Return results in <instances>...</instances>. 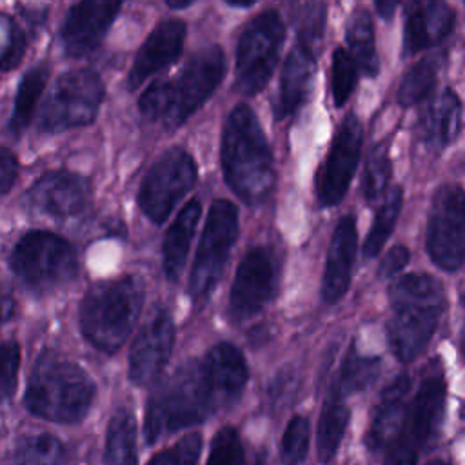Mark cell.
Segmentation results:
<instances>
[{"instance_id":"1","label":"cell","mask_w":465,"mask_h":465,"mask_svg":"<svg viewBox=\"0 0 465 465\" xmlns=\"http://www.w3.org/2000/svg\"><path fill=\"white\" fill-rule=\"evenodd\" d=\"M249 380L243 354L231 343L211 347L203 358L180 365L151 394L143 436L149 445L178 429L205 421L242 396Z\"/></svg>"},{"instance_id":"2","label":"cell","mask_w":465,"mask_h":465,"mask_svg":"<svg viewBox=\"0 0 465 465\" xmlns=\"http://www.w3.org/2000/svg\"><path fill=\"white\" fill-rule=\"evenodd\" d=\"M220 154L225 182L238 198L254 205L271 194L276 180L272 153L249 105L240 104L229 113Z\"/></svg>"},{"instance_id":"3","label":"cell","mask_w":465,"mask_h":465,"mask_svg":"<svg viewBox=\"0 0 465 465\" xmlns=\"http://www.w3.org/2000/svg\"><path fill=\"white\" fill-rule=\"evenodd\" d=\"M223 74L222 47L207 45L193 54L178 76L153 82L140 96V111L151 122L178 127L205 104Z\"/></svg>"},{"instance_id":"4","label":"cell","mask_w":465,"mask_h":465,"mask_svg":"<svg viewBox=\"0 0 465 465\" xmlns=\"http://www.w3.org/2000/svg\"><path fill=\"white\" fill-rule=\"evenodd\" d=\"M93 398L94 383L78 363L51 349L40 352L24 398L29 412L54 423H78Z\"/></svg>"},{"instance_id":"5","label":"cell","mask_w":465,"mask_h":465,"mask_svg":"<svg viewBox=\"0 0 465 465\" xmlns=\"http://www.w3.org/2000/svg\"><path fill=\"white\" fill-rule=\"evenodd\" d=\"M389 343L398 360L409 363L429 345L445 307L443 289L429 274H405L389 289Z\"/></svg>"},{"instance_id":"6","label":"cell","mask_w":465,"mask_h":465,"mask_svg":"<svg viewBox=\"0 0 465 465\" xmlns=\"http://www.w3.org/2000/svg\"><path fill=\"white\" fill-rule=\"evenodd\" d=\"M143 303L142 283L133 276L93 285L80 303L84 338L104 352H116L131 334Z\"/></svg>"},{"instance_id":"7","label":"cell","mask_w":465,"mask_h":465,"mask_svg":"<svg viewBox=\"0 0 465 465\" xmlns=\"http://www.w3.org/2000/svg\"><path fill=\"white\" fill-rule=\"evenodd\" d=\"M9 263L16 278L38 296L71 283L78 272L74 247L49 231H27L20 236Z\"/></svg>"},{"instance_id":"8","label":"cell","mask_w":465,"mask_h":465,"mask_svg":"<svg viewBox=\"0 0 465 465\" xmlns=\"http://www.w3.org/2000/svg\"><path fill=\"white\" fill-rule=\"evenodd\" d=\"M104 100V82L93 69L67 71L53 84L40 113L38 129L60 133L91 124Z\"/></svg>"},{"instance_id":"9","label":"cell","mask_w":465,"mask_h":465,"mask_svg":"<svg viewBox=\"0 0 465 465\" xmlns=\"http://www.w3.org/2000/svg\"><path fill=\"white\" fill-rule=\"evenodd\" d=\"M285 40V25L274 9L256 15L238 40L236 51V80L238 87L247 94L262 91L276 64Z\"/></svg>"},{"instance_id":"10","label":"cell","mask_w":465,"mask_h":465,"mask_svg":"<svg viewBox=\"0 0 465 465\" xmlns=\"http://www.w3.org/2000/svg\"><path fill=\"white\" fill-rule=\"evenodd\" d=\"M238 236V209L229 200L213 202L189 278V294L205 300L225 269Z\"/></svg>"},{"instance_id":"11","label":"cell","mask_w":465,"mask_h":465,"mask_svg":"<svg viewBox=\"0 0 465 465\" xmlns=\"http://www.w3.org/2000/svg\"><path fill=\"white\" fill-rule=\"evenodd\" d=\"M194 182L196 165L191 154L183 149H171L145 174L138 193L140 209L151 222L163 223Z\"/></svg>"},{"instance_id":"12","label":"cell","mask_w":465,"mask_h":465,"mask_svg":"<svg viewBox=\"0 0 465 465\" xmlns=\"http://www.w3.org/2000/svg\"><path fill=\"white\" fill-rule=\"evenodd\" d=\"M427 249L432 262L443 271H456L465 252L463 189L443 185L436 191L427 223Z\"/></svg>"},{"instance_id":"13","label":"cell","mask_w":465,"mask_h":465,"mask_svg":"<svg viewBox=\"0 0 465 465\" xmlns=\"http://www.w3.org/2000/svg\"><path fill=\"white\" fill-rule=\"evenodd\" d=\"M278 285V258L271 247H254L240 262L229 296L234 322L258 314L272 300Z\"/></svg>"},{"instance_id":"14","label":"cell","mask_w":465,"mask_h":465,"mask_svg":"<svg viewBox=\"0 0 465 465\" xmlns=\"http://www.w3.org/2000/svg\"><path fill=\"white\" fill-rule=\"evenodd\" d=\"M363 143V129L354 114H349L338 127L325 162L316 174V200L323 207L341 202L356 173Z\"/></svg>"},{"instance_id":"15","label":"cell","mask_w":465,"mask_h":465,"mask_svg":"<svg viewBox=\"0 0 465 465\" xmlns=\"http://www.w3.org/2000/svg\"><path fill=\"white\" fill-rule=\"evenodd\" d=\"M447 385L440 369L432 367L423 374L416 391L409 394L401 432L392 449H405L418 454L438 432L443 418Z\"/></svg>"},{"instance_id":"16","label":"cell","mask_w":465,"mask_h":465,"mask_svg":"<svg viewBox=\"0 0 465 465\" xmlns=\"http://www.w3.org/2000/svg\"><path fill=\"white\" fill-rule=\"evenodd\" d=\"M89 200L91 183L85 176L71 171H51L25 191L22 203L33 213L62 220L84 213Z\"/></svg>"},{"instance_id":"17","label":"cell","mask_w":465,"mask_h":465,"mask_svg":"<svg viewBox=\"0 0 465 465\" xmlns=\"http://www.w3.org/2000/svg\"><path fill=\"white\" fill-rule=\"evenodd\" d=\"M174 323L165 309H158L142 325L129 352V378L136 385L154 381L171 358Z\"/></svg>"},{"instance_id":"18","label":"cell","mask_w":465,"mask_h":465,"mask_svg":"<svg viewBox=\"0 0 465 465\" xmlns=\"http://www.w3.org/2000/svg\"><path fill=\"white\" fill-rule=\"evenodd\" d=\"M120 7V2H78L71 5L60 31L64 51L73 58L94 51L118 16Z\"/></svg>"},{"instance_id":"19","label":"cell","mask_w":465,"mask_h":465,"mask_svg":"<svg viewBox=\"0 0 465 465\" xmlns=\"http://www.w3.org/2000/svg\"><path fill=\"white\" fill-rule=\"evenodd\" d=\"M185 31V24L176 18L163 20L151 31L129 69V89L140 87L151 74L178 60L183 49Z\"/></svg>"},{"instance_id":"20","label":"cell","mask_w":465,"mask_h":465,"mask_svg":"<svg viewBox=\"0 0 465 465\" xmlns=\"http://www.w3.org/2000/svg\"><path fill=\"white\" fill-rule=\"evenodd\" d=\"M454 9L445 2H409L403 22V54L440 44L454 29Z\"/></svg>"},{"instance_id":"21","label":"cell","mask_w":465,"mask_h":465,"mask_svg":"<svg viewBox=\"0 0 465 465\" xmlns=\"http://www.w3.org/2000/svg\"><path fill=\"white\" fill-rule=\"evenodd\" d=\"M411 391L412 378L409 374H400L383 389L369 432L365 436V445L369 447V450L385 452L392 449L401 432L405 407Z\"/></svg>"},{"instance_id":"22","label":"cell","mask_w":465,"mask_h":465,"mask_svg":"<svg viewBox=\"0 0 465 465\" xmlns=\"http://www.w3.org/2000/svg\"><path fill=\"white\" fill-rule=\"evenodd\" d=\"M356 220L354 214H345L340 218L332 231L327 263L322 280V298L327 303L338 302L349 289L351 271L356 254Z\"/></svg>"},{"instance_id":"23","label":"cell","mask_w":465,"mask_h":465,"mask_svg":"<svg viewBox=\"0 0 465 465\" xmlns=\"http://www.w3.org/2000/svg\"><path fill=\"white\" fill-rule=\"evenodd\" d=\"M316 71L314 53L303 45H296L282 69L280 89L274 100V118L283 120L296 113L309 98Z\"/></svg>"},{"instance_id":"24","label":"cell","mask_w":465,"mask_h":465,"mask_svg":"<svg viewBox=\"0 0 465 465\" xmlns=\"http://www.w3.org/2000/svg\"><path fill=\"white\" fill-rule=\"evenodd\" d=\"M461 131V102L452 89H443L421 114V136L425 143L441 151L450 145Z\"/></svg>"},{"instance_id":"25","label":"cell","mask_w":465,"mask_h":465,"mask_svg":"<svg viewBox=\"0 0 465 465\" xmlns=\"http://www.w3.org/2000/svg\"><path fill=\"white\" fill-rule=\"evenodd\" d=\"M200 214H202V207H200V202L194 198L182 207V211L176 214L174 222L171 223L169 231L165 232L162 256H163V271L169 280H178L185 267L189 245L194 236Z\"/></svg>"},{"instance_id":"26","label":"cell","mask_w":465,"mask_h":465,"mask_svg":"<svg viewBox=\"0 0 465 465\" xmlns=\"http://www.w3.org/2000/svg\"><path fill=\"white\" fill-rule=\"evenodd\" d=\"M49 78V65L47 64H38L33 65L24 73V76L18 82V89L15 94V104H13V113L7 124V129L11 134L20 136L25 127L31 124L36 105L40 102V96L44 93V87Z\"/></svg>"},{"instance_id":"27","label":"cell","mask_w":465,"mask_h":465,"mask_svg":"<svg viewBox=\"0 0 465 465\" xmlns=\"http://www.w3.org/2000/svg\"><path fill=\"white\" fill-rule=\"evenodd\" d=\"M345 40L349 44V54L356 67L367 76H376L380 73V58L374 44V25L367 9H356L345 29Z\"/></svg>"},{"instance_id":"28","label":"cell","mask_w":465,"mask_h":465,"mask_svg":"<svg viewBox=\"0 0 465 465\" xmlns=\"http://www.w3.org/2000/svg\"><path fill=\"white\" fill-rule=\"evenodd\" d=\"M105 465H136V420L133 411L118 409L105 434Z\"/></svg>"},{"instance_id":"29","label":"cell","mask_w":465,"mask_h":465,"mask_svg":"<svg viewBox=\"0 0 465 465\" xmlns=\"http://www.w3.org/2000/svg\"><path fill=\"white\" fill-rule=\"evenodd\" d=\"M349 418H351V412L343 403V398H340L334 392H329V398L325 400V405L320 414L318 436H316L318 460L322 463L327 465L336 456L338 447L343 440Z\"/></svg>"},{"instance_id":"30","label":"cell","mask_w":465,"mask_h":465,"mask_svg":"<svg viewBox=\"0 0 465 465\" xmlns=\"http://www.w3.org/2000/svg\"><path fill=\"white\" fill-rule=\"evenodd\" d=\"M380 367H381L380 358L360 354L352 343L341 361L338 378L332 383L331 392L338 394L340 398H345L347 394H354L369 389L378 378Z\"/></svg>"},{"instance_id":"31","label":"cell","mask_w":465,"mask_h":465,"mask_svg":"<svg viewBox=\"0 0 465 465\" xmlns=\"http://www.w3.org/2000/svg\"><path fill=\"white\" fill-rule=\"evenodd\" d=\"M441 56H427L416 62L401 78L398 87V102L405 107L423 102L438 82V74L441 69Z\"/></svg>"},{"instance_id":"32","label":"cell","mask_w":465,"mask_h":465,"mask_svg":"<svg viewBox=\"0 0 465 465\" xmlns=\"http://www.w3.org/2000/svg\"><path fill=\"white\" fill-rule=\"evenodd\" d=\"M401 202H403V193L400 187H394L385 196L383 203L378 207V211L374 214V222L371 225V231L363 242L365 258L378 256V252L389 240V236L396 225V220H398V214L401 209Z\"/></svg>"},{"instance_id":"33","label":"cell","mask_w":465,"mask_h":465,"mask_svg":"<svg viewBox=\"0 0 465 465\" xmlns=\"http://www.w3.org/2000/svg\"><path fill=\"white\" fill-rule=\"evenodd\" d=\"M64 458V447L51 434H33L20 440L15 450L16 465H58Z\"/></svg>"},{"instance_id":"34","label":"cell","mask_w":465,"mask_h":465,"mask_svg":"<svg viewBox=\"0 0 465 465\" xmlns=\"http://www.w3.org/2000/svg\"><path fill=\"white\" fill-rule=\"evenodd\" d=\"M391 174H392V165L389 156V145L376 143L367 156L363 180H361V193L367 202L372 203L383 194V191L389 185Z\"/></svg>"},{"instance_id":"35","label":"cell","mask_w":465,"mask_h":465,"mask_svg":"<svg viewBox=\"0 0 465 465\" xmlns=\"http://www.w3.org/2000/svg\"><path fill=\"white\" fill-rule=\"evenodd\" d=\"M327 7L322 2H305L294 5V24L298 31L300 44L309 51H316V45L323 38Z\"/></svg>"},{"instance_id":"36","label":"cell","mask_w":465,"mask_h":465,"mask_svg":"<svg viewBox=\"0 0 465 465\" xmlns=\"http://www.w3.org/2000/svg\"><path fill=\"white\" fill-rule=\"evenodd\" d=\"M358 80V67L347 49L338 47L332 53L331 62V93H332V104L336 107H341L347 98L352 94Z\"/></svg>"},{"instance_id":"37","label":"cell","mask_w":465,"mask_h":465,"mask_svg":"<svg viewBox=\"0 0 465 465\" xmlns=\"http://www.w3.org/2000/svg\"><path fill=\"white\" fill-rule=\"evenodd\" d=\"M27 49L25 31L5 15H0V71H13Z\"/></svg>"},{"instance_id":"38","label":"cell","mask_w":465,"mask_h":465,"mask_svg":"<svg viewBox=\"0 0 465 465\" xmlns=\"http://www.w3.org/2000/svg\"><path fill=\"white\" fill-rule=\"evenodd\" d=\"M207 465H247L245 450L234 427H223L214 434Z\"/></svg>"},{"instance_id":"39","label":"cell","mask_w":465,"mask_h":465,"mask_svg":"<svg viewBox=\"0 0 465 465\" xmlns=\"http://www.w3.org/2000/svg\"><path fill=\"white\" fill-rule=\"evenodd\" d=\"M309 420L303 416H294L287 423L282 438V461L285 465H300L309 450Z\"/></svg>"},{"instance_id":"40","label":"cell","mask_w":465,"mask_h":465,"mask_svg":"<svg viewBox=\"0 0 465 465\" xmlns=\"http://www.w3.org/2000/svg\"><path fill=\"white\" fill-rule=\"evenodd\" d=\"M202 452V436L198 432L185 434L173 447L154 454L147 465H196Z\"/></svg>"},{"instance_id":"41","label":"cell","mask_w":465,"mask_h":465,"mask_svg":"<svg viewBox=\"0 0 465 465\" xmlns=\"http://www.w3.org/2000/svg\"><path fill=\"white\" fill-rule=\"evenodd\" d=\"M20 369V345L15 340H5L0 343V405L7 403L18 381Z\"/></svg>"},{"instance_id":"42","label":"cell","mask_w":465,"mask_h":465,"mask_svg":"<svg viewBox=\"0 0 465 465\" xmlns=\"http://www.w3.org/2000/svg\"><path fill=\"white\" fill-rule=\"evenodd\" d=\"M411 260V252L405 245H396L392 247L380 262L378 267V276L380 278H392L396 276Z\"/></svg>"},{"instance_id":"43","label":"cell","mask_w":465,"mask_h":465,"mask_svg":"<svg viewBox=\"0 0 465 465\" xmlns=\"http://www.w3.org/2000/svg\"><path fill=\"white\" fill-rule=\"evenodd\" d=\"M18 160L7 147H0V198L9 193L18 174Z\"/></svg>"},{"instance_id":"44","label":"cell","mask_w":465,"mask_h":465,"mask_svg":"<svg viewBox=\"0 0 465 465\" xmlns=\"http://www.w3.org/2000/svg\"><path fill=\"white\" fill-rule=\"evenodd\" d=\"M15 312H16V302L13 294L9 292V289L0 287V327L7 323L15 316Z\"/></svg>"},{"instance_id":"45","label":"cell","mask_w":465,"mask_h":465,"mask_svg":"<svg viewBox=\"0 0 465 465\" xmlns=\"http://www.w3.org/2000/svg\"><path fill=\"white\" fill-rule=\"evenodd\" d=\"M416 452L405 449H392L385 465H416Z\"/></svg>"},{"instance_id":"46","label":"cell","mask_w":465,"mask_h":465,"mask_svg":"<svg viewBox=\"0 0 465 465\" xmlns=\"http://www.w3.org/2000/svg\"><path fill=\"white\" fill-rule=\"evenodd\" d=\"M396 5H398L396 2H385V0H380V2H376V11H378V15H380V16L389 18V16L394 13Z\"/></svg>"},{"instance_id":"47","label":"cell","mask_w":465,"mask_h":465,"mask_svg":"<svg viewBox=\"0 0 465 465\" xmlns=\"http://www.w3.org/2000/svg\"><path fill=\"white\" fill-rule=\"evenodd\" d=\"M193 2L187 0V2H167V7L171 9H182V7H189Z\"/></svg>"},{"instance_id":"48","label":"cell","mask_w":465,"mask_h":465,"mask_svg":"<svg viewBox=\"0 0 465 465\" xmlns=\"http://www.w3.org/2000/svg\"><path fill=\"white\" fill-rule=\"evenodd\" d=\"M229 5H232V7H251V5H254V2H227Z\"/></svg>"},{"instance_id":"49","label":"cell","mask_w":465,"mask_h":465,"mask_svg":"<svg viewBox=\"0 0 465 465\" xmlns=\"http://www.w3.org/2000/svg\"><path fill=\"white\" fill-rule=\"evenodd\" d=\"M251 465H265V458L263 456H256Z\"/></svg>"},{"instance_id":"50","label":"cell","mask_w":465,"mask_h":465,"mask_svg":"<svg viewBox=\"0 0 465 465\" xmlns=\"http://www.w3.org/2000/svg\"><path fill=\"white\" fill-rule=\"evenodd\" d=\"M427 465H450V463L445 461V460H432V461H429Z\"/></svg>"}]
</instances>
